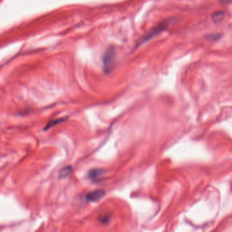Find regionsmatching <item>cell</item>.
I'll return each instance as SVG.
<instances>
[{
  "mask_svg": "<svg viewBox=\"0 0 232 232\" xmlns=\"http://www.w3.org/2000/svg\"><path fill=\"white\" fill-rule=\"evenodd\" d=\"M116 63V52L113 47L108 48L103 57L104 69L105 74L110 73L114 68Z\"/></svg>",
  "mask_w": 232,
  "mask_h": 232,
  "instance_id": "cell-1",
  "label": "cell"
},
{
  "mask_svg": "<svg viewBox=\"0 0 232 232\" xmlns=\"http://www.w3.org/2000/svg\"><path fill=\"white\" fill-rule=\"evenodd\" d=\"M169 24H170V21L167 20L166 21H164V22H162L159 25H158L157 27H154L153 29H152V30L150 31V32L148 33L146 36H145L142 38L141 40H140V44H142L143 43H145V42L150 40V39H152L153 37H154L155 36H157V35L159 34L161 32H162V31L166 30Z\"/></svg>",
  "mask_w": 232,
  "mask_h": 232,
  "instance_id": "cell-2",
  "label": "cell"
},
{
  "mask_svg": "<svg viewBox=\"0 0 232 232\" xmlns=\"http://www.w3.org/2000/svg\"><path fill=\"white\" fill-rule=\"evenodd\" d=\"M105 195L104 190H96L90 192L86 195V199L89 202H96L101 199Z\"/></svg>",
  "mask_w": 232,
  "mask_h": 232,
  "instance_id": "cell-3",
  "label": "cell"
},
{
  "mask_svg": "<svg viewBox=\"0 0 232 232\" xmlns=\"http://www.w3.org/2000/svg\"><path fill=\"white\" fill-rule=\"evenodd\" d=\"M104 172L101 169H93L89 171L88 174V177L93 181H97L102 176Z\"/></svg>",
  "mask_w": 232,
  "mask_h": 232,
  "instance_id": "cell-4",
  "label": "cell"
},
{
  "mask_svg": "<svg viewBox=\"0 0 232 232\" xmlns=\"http://www.w3.org/2000/svg\"><path fill=\"white\" fill-rule=\"evenodd\" d=\"M225 13L223 11H217L214 12L212 15V19L214 23H220L225 18Z\"/></svg>",
  "mask_w": 232,
  "mask_h": 232,
  "instance_id": "cell-5",
  "label": "cell"
},
{
  "mask_svg": "<svg viewBox=\"0 0 232 232\" xmlns=\"http://www.w3.org/2000/svg\"><path fill=\"white\" fill-rule=\"evenodd\" d=\"M72 172V167L71 166H65V167H63L62 170H61L60 172H59V176L61 178H65L67 176H68L69 175L71 174Z\"/></svg>",
  "mask_w": 232,
  "mask_h": 232,
  "instance_id": "cell-6",
  "label": "cell"
},
{
  "mask_svg": "<svg viewBox=\"0 0 232 232\" xmlns=\"http://www.w3.org/2000/svg\"><path fill=\"white\" fill-rule=\"evenodd\" d=\"M221 37V34L220 33H213V34L208 35V36H207L208 39L211 40H214V41L219 40Z\"/></svg>",
  "mask_w": 232,
  "mask_h": 232,
  "instance_id": "cell-7",
  "label": "cell"
},
{
  "mask_svg": "<svg viewBox=\"0 0 232 232\" xmlns=\"http://www.w3.org/2000/svg\"><path fill=\"white\" fill-rule=\"evenodd\" d=\"M62 120H63V119L61 118V119H57V120H55V121H51V123H49L47 125V128H51V127H53L56 124H57V123H59L61 122Z\"/></svg>",
  "mask_w": 232,
  "mask_h": 232,
  "instance_id": "cell-8",
  "label": "cell"
},
{
  "mask_svg": "<svg viewBox=\"0 0 232 232\" xmlns=\"http://www.w3.org/2000/svg\"><path fill=\"white\" fill-rule=\"evenodd\" d=\"M109 220V218H108V216L107 215V216H101V219H100V221H101V222H105V223H106L107 222V221Z\"/></svg>",
  "mask_w": 232,
  "mask_h": 232,
  "instance_id": "cell-9",
  "label": "cell"
}]
</instances>
